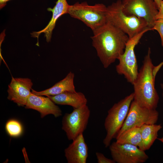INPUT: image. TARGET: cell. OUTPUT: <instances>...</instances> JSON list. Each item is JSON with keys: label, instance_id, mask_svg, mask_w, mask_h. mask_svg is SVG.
<instances>
[{"label": "cell", "instance_id": "cell-1", "mask_svg": "<svg viewBox=\"0 0 163 163\" xmlns=\"http://www.w3.org/2000/svg\"><path fill=\"white\" fill-rule=\"evenodd\" d=\"M93 32L92 46L104 67L107 68L123 53L129 38L108 21Z\"/></svg>", "mask_w": 163, "mask_h": 163}, {"label": "cell", "instance_id": "cell-2", "mask_svg": "<svg viewBox=\"0 0 163 163\" xmlns=\"http://www.w3.org/2000/svg\"><path fill=\"white\" fill-rule=\"evenodd\" d=\"M151 49L149 47L143 65L133 85L134 90L133 101L141 107L155 109L159 97L155 88V77L153 73L155 66L151 58Z\"/></svg>", "mask_w": 163, "mask_h": 163}, {"label": "cell", "instance_id": "cell-3", "mask_svg": "<svg viewBox=\"0 0 163 163\" xmlns=\"http://www.w3.org/2000/svg\"><path fill=\"white\" fill-rule=\"evenodd\" d=\"M106 14L107 21L127 34L129 39L150 28L144 19L126 14L123 11L121 0H118L107 7Z\"/></svg>", "mask_w": 163, "mask_h": 163}, {"label": "cell", "instance_id": "cell-4", "mask_svg": "<svg viewBox=\"0 0 163 163\" xmlns=\"http://www.w3.org/2000/svg\"><path fill=\"white\" fill-rule=\"evenodd\" d=\"M133 92L115 103L108 110L104 121L107 134L103 143L106 148L109 147L112 139L116 137L122 128L134 99Z\"/></svg>", "mask_w": 163, "mask_h": 163}, {"label": "cell", "instance_id": "cell-5", "mask_svg": "<svg viewBox=\"0 0 163 163\" xmlns=\"http://www.w3.org/2000/svg\"><path fill=\"white\" fill-rule=\"evenodd\" d=\"M107 7L102 3L91 5L86 2H77L69 5L67 14L82 21L93 31L107 22Z\"/></svg>", "mask_w": 163, "mask_h": 163}, {"label": "cell", "instance_id": "cell-6", "mask_svg": "<svg viewBox=\"0 0 163 163\" xmlns=\"http://www.w3.org/2000/svg\"><path fill=\"white\" fill-rule=\"evenodd\" d=\"M151 30L147 28L133 37L127 42L123 53L119 57V63L116 66L117 73L123 75L127 81L133 85L137 77L139 72L134 49L144 34Z\"/></svg>", "mask_w": 163, "mask_h": 163}, {"label": "cell", "instance_id": "cell-7", "mask_svg": "<svg viewBox=\"0 0 163 163\" xmlns=\"http://www.w3.org/2000/svg\"><path fill=\"white\" fill-rule=\"evenodd\" d=\"M90 115V110L86 105L73 109L70 113H66L63 117L62 129L68 139L73 140L86 129Z\"/></svg>", "mask_w": 163, "mask_h": 163}, {"label": "cell", "instance_id": "cell-8", "mask_svg": "<svg viewBox=\"0 0 163 163\" xmlns=\"http://www.w3.org/2000/svg\"><path fill=\"white\" fill-rule=\"evenodd\" d=\"M158 117L159 113L156 109H150L141 107L133 100L123 125L116 138L130 128L140 127L145 124H155Z\"/></svg>", "mask_w": 163, "mask_h": 163}, {"label": "cell", "instance_id": "cell-9", "mask_svg": "<svg viewBox=\"0 0 163 163\" xmlns=\"http://www.w3.org/2000/svg\"><path fill=\"white\" fill-rule=\"evenodd\" d=\"M122 3L123 11L126 14L144 19L152 30L158 12L154 0H123Z\"/></svg>", "mask_w": 163, "mask_h": 163}, {"label": "cell", "instance_id": "cell-10", "mask_svg": "<svg viewBox=\"0 0 163 163\" xmlns=\"http://www.w3.org/2000/svg\"><path fill=\"white\" fill-rule=\"evenodd\" d=\"M109 147L113 159L117 163H143L149 158L145 151L134 145L115 142Z\"/></svg>", "mask_w": 163, "mask_h": 163}, {"label": "cell", "instance_id": "cell-11", "mask_svg": "<svg viewBox=\"0 0 163 163\" xmlns=\"http://www.w3.org/2000/svg\"><path fill=\"white\" fill-rule=\"evenodd\" d=\"M33 83L28 78L12 77L8 85V99L19 106H25L31 94Z\"/></svg>", "mask_w": 163, "mask_h": 163}, {"label": "cell", "instance_id": "cell-12", "mask_svg": "<svg viewBox=\"0 0 163 163\" xmlns=\"http://www.w3.org/2000/svg\"><path fill=\"white\" fill-rule=\"evenodd\" d=\"M25 108L38 111L42 118L50 114L56 117L60 116L62 111L60 108L49 97L36 95L32 93L30 95Z\"/></svg>", "mask_w": 163, "mask_h": 163}, {"label": "cell", "instance_id": "cell-13", "mask_svg": "<svg viewBox=\"0 0 163 163\" xmlns=\"http://www.w3.org/2000/svg\"><path fill=\"white\" fill-rule=\"evenodd\" d=\"M65 155L68 163H86L88 148L83 133L72 140L65 150Z\"/></svg>", "mask_w": 163, "mask_h": 163}, {"label": "cell", "instance_id": "cell-14", "mask_svg": "<svg viewBox=\"0 0 163 163\" xmlns=\"http://www.w3.org/2000/svg\"><path fill=\"white\" fill-rule=\"evenodd\" d=\"M69 6L66 0H58L53 8H48L47 9L48 11H51L52 13V18L48 25L42 30L31 33L32 36L37 37L38 40L40 35L43 33L45 34L46 41L47 42H50L53 31L55 28L57 21L62 15L68 13Z\"/></svg>", "mask_w": 163, "mask_h": 163}, {"label": "cell", "instance_id": "cell-15", "mask_svg": "<svg viewBox=\"0 0 163 163\" xmlns=\"http://www.w3.org/2000/svg\"><path fill=\"white\" fill-rule=\"evenodd\" d=\"M75 75L69 72L63 79L51 87L44 90L38 91L32 89L31 93L39 96H55L66 92H75L74 84Z\"/></svg>", "mask_w": 163, "mask_h": 163}, {"label": "cell", "instance_id": "cell-16", "mask_svg": "<svg viewBox=\"0 0 163 163\" xmlns=\"http://www.w3.org/2000/svg\"><path fill=\"white\" fill-rule=\"evenodd\" d=\"M56 104L68 105L73 109L86 105L87 100L81 92H66L55 96H47Z\"/></svg>", "mask_w": 163, "mask_h": 163}, {"label": "cell", "instance_id": "cell-17", "mask_svg": "<svg viewBox=\"0 0 163 163\" xmlns=\"http://www.w3.org/2000/svg\"><path fill=\"white\" fill-rule=\"evenodd\" d=\"M162 128L161 124H145L140 127L142 143V150H149L158 139V133Z\"/></svg>", "mask_w": 163, "mask_h": 163}, {"label": "cell", "instance_id": "cell-18", "mask_svg": "<svg viewBox=\"0 0 163 163\" xmlns=\"http://www.w3.org/2000/svg\"><path fill=\"white\" fill-rule=\"evenodd\" d=\"M116 139V142L117 143L134 145L142 150V143L140 127L135 126L130 128Z\"/></svg>", "mask_w": 163, "mask_h": 163}, {"label": "cell", "instance_id": "cell-19", "mask_svg": "<svg viewBox=\"0 0 163 163\" xmlns=\"http://www.w3.org/2000/svg\"><path fill=\"white\" fill-rule=\"evenodd\" d=\"M6 132L11 137H18L23 132V127L21 123L18 120L11 119L6 122L5 125Z\"/></svg>", "mask_w": 163, "mask_h": 163}, {"label": "cell", "instance_id": "cell-20", "mask_svg": "<svg viewBox=\"0 0 163 163\" xmlns=\"http://www.w3.org/2000/svg\"><path fill=\"white\" fill-rule=\"evenodd\" d=\"M155 30L159 34L161 39V44L163 46V19H159L155 20L152 30Z\"/></svg>", "mask_w": 163, "mask_h": 163}, {"label": "cell", "instance_id": "cell-21", "mask_svg": "<svg viewBox=\"0 0 163 163\" xmlns=\"http://www.w3.org/2000/svg\"><path fill=\"white\" fill-rule=\"evenodd\" d=\"M98 163H115L116 162L112 159L106 158L102 153L96 152L95 153Z\"/></svg>", "mask_w": 163, "mask_h": 163}, {"label": "cell", "instance_id": "cell-22", "mask_svg": "<svg viewBox=\"0 0 163 163\" xmlns=\"http://www.w3.org/2000/svg\"><path fill=\"white\" fill-rule=\"evenodd\" d=\"M155 19V20L159 19H163V0H161V1L160 6Z\"/></svg>", "mask_w": 163, "mask_h": 163}, {"label": "cell", "instance_id": "cell-23", "mask_svg": "<svg viewBox=\"0 0 163 163\" xmlns=\"http://www.w3.org/2000/svg\"><path fill=\"white\" fill-rule=\"evenodd\" d=\"M10 0H0V8L2 9L6 5L7 2Z\"/></svg>", "mask_w": 163, "mask_h": 163}, {"label": "cell", "instance_id": "cell-24", "mask_svg": "<svg viewBox=\"0 0 163 163\" xmlns=\"http://www.w3.org/2000/svg\"><path fill=\"white\" fill-rule=\"evenodd\" d=\"M154 0L155 3H156V4L157 6V7L158 10L160 6L161 2V0Z\"/></svg>", "mask_w": 163, "mask_h": 163}, {"label": "cell", "instance_id": "cell-25", "mask_svg": "<svg viewBox=\"0 0 163 163\" xmlns=\"http://www.w3.org/2000/svg\"><path fill=\"white\" fill-rule=\"evenodd\" d=\"M160 86L162 90V96L163 99V83L161 84Z\"/></svg>", "mask_w": 163, "mask_h": 163}, {"label": "cell", "instance_id": "cell-26", "mask_svg": "<svg viewBox=\"0 0 163 163\" xmlns=\"http://www.w3.org/2000/svg\"><path fill=\"white\" fill-rule=\"evenodd\" d=\"M159 141L163 143V136L161 138H158L157 139Z\"/></svg>", "mask_w": 163, "mask_h": 163}]
</instances>
